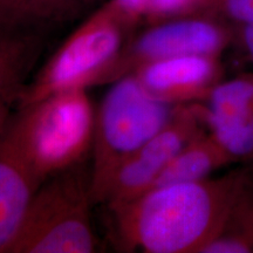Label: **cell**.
Segmentation results:
<instances>
[{"label":"cell","instance_id":"6da1fadb","mask_svg":"<svg viewBox=\"0 0 253 253\" xmlns=\"http://www.w3.org/2000/svg\"><path fill=\"white\" fill-rule=\"evenodd\" d=\"M249 166L216 178L149 190L107 208L114 240L126 252L202 253L225 221Z\"/></svg>","mask_w":253,"mask_h":253},{"label":"cell","instance_id":"7a4b0ae2","mask_svg":"<svg viewBox=\"0 0 253 253\" xmlns=\"http://www.w3.org/2000/svg\"><path fill=\"white\" fill-rule=\"evenodd\" d=\"M141 21L116 0L103 1L32 75L19 108L59 91L115 81L123 53Z\"/></svg>","mask_w":253,"mask_h":253},{"label":"cell","instance_id":"3957f363","mask_svg":"<svg viewBox=\"0 0 253 253\" xmlns=\"http://www.w3.org/2000/svg\"><path fill=\"white\" fill-rule=\"evenodd\" d=\"M95 113L87 89H71L21 107L1 136L43 182L86 162Z\"/></svg>","mask_w":253,"mask_h":253},{"label":"cell","instance_id":"277c9868","mask_svg":"<svg viewBox=\"0 0 253 253\" xmlns=\"http://www.w3.org/2000/svg\"><path fill=\"white\" fill-rule=\"evenodd\" d=\"M175 107L151 95L134 73L113 82L95 113L90 150L94 204H102L119 168L169 122Z\"/></svg>","mask_w":253,"mask_h":253},{"label":"cell","instance_id":"5b68a950","mask_svg":"<svg viewBox=\"0 0 253 253\" xmlns=\"http://www.w3.org/2000/svg\"><path fill=\"white\" fill-rule=\"evenodd\" d=\"M90 168L86 162L48 177L38 189L11 253H91Z\"/></svg>","mask_w":253,"mask_h":253},{"label":"cell","instance_id":"8992f818","mask_svg":"<svg viewBox=\"0 0 253 253\" xmlns=\"http://www.w3.org/2000/svg\"><path fill=\"white\" fill-rule=\"evenodd\" d=\"M233 37L232 26L210 14L186 15L148 24L144 31L136 32L126 46L116 80L158 60L188 55L220 56Z\"/></svg>","mask_w":253,"mask_h":253},{"label":"cell","instance_id":"52a82bcc","mask_svg":"<svg viewBox=\"0 0 253 253\" xmlns=\"http://www.w3.org/2000/svg\"><path fill=\"white\" fill-rule=\"evenodd\" d=\"M207 130L201 102L176 106L169 122L119 168L109 182L102 204L118 207L149 191L172 158L192 138Z\"/></svg>","mask_w":253,"mask_h":253},{"label":"cell","instance_id":"ba28073f","mask_svg":"<svg viewBox=\"0 0 253 253\" xmlns=\"http://www.w3.org/2000/svg\"><path fill=\"white\" fill-rule=\"evenodd\" d=\"M145 89L171 106L204 102L223 80L220 56L188 55L164 59L132 72Z\"/></svg>","mask_w":253,"mask_h":253},{"label":"cell","instance_id":"9c48e42d","mask_svg":"<svg viewBox=\"0 0 253 253\" xmlns=\"http://www.w3.org/2000/svg\"><path fill=\"white\" fill-rule=\"evenodd\" d=\"M45 33L0 15V138L20 107L45 46Z\"/></svg>","mask_w":253,"mask_h":253},{"label":"cell","instance_id":"30bf717a","mask_svg":"<svg viewBox=\"0 0 253 253\" xmlns=\"http://www.w3.org/2000/svg\"><path fill=\"white\" fill-rule=\"evenodd\" d=\"M42 183L26 161L0 138V253H11Z\"/></svg>","mask_w":253,"mask_h":253},{"label":"cell","instance_id":"8fae6325","mask_svg":"<svg viewBox=\"0 0 253 253\" xmlns=\"http://www.w3.org/2000/svg\"><path fill=\"white\" fill-rule=\"evenodd\" d=\"M236 163L210 131L192 138L160 173L150 190L203 181L220 168Z\"/></svg>","mask_w":253,"mask_h":253},{"label":"cell","instance_id":"7c38bea8","mask_svg":"<svg viewBox=\"0 0 253 253\" xmlns=\"http://www.w3.org/2000/svg\"><path fill=\"white\" fill-rule=\"evenodd\" d=\"M202 253H253V164L219 233Z\"/></svg>","mask_w":253,"mask_h":253},{"label":"cell","instance_id":"4fadbf2b","mask_svg":"<svg viewBox=\"0 0 253 253\" xmlns=\"http://www.w3.org/2000/svg\"><path fill=\"white\" fill-rule=\"evenodd\" d=\"M201 103L208 129L250 115L253 113V73L223 79Z\"/></svg>","mask_w":253,"mask_h":253},{"label":"cell","instance_id":"5bb4252c","mask_svg":"<svg viewBox=\"0 0 253 253\" xmlns=\"http://www.w3.org/2000/svg\"><path fill=\"white\" fill-rule=\"evenodd\" d=\"M84 7L80 0H0V15L46 32L74 20Z\"/></svg>","mask_w":253,"mask_h":253},{"label":"cell","instance_id":"9a60e30c","mask_svg":"<svg viewBox=\"0 0 253 253\" xmlns=\"http://www.w3.org/2000/svg\"><path fill=\"white\" fill-rule=\"evenodd\" d=\"M236 163L253 164V113L208 129Z\"/></svg>","mask_w":253,"mask_h":253},{"label":"cell","instance_id":"2e32d148","mask_svg":"<svg viewBox=\"0 0 253 253\" xmlns=\"http://www.w3.org/2000/svg\"><path fill=\"white\" fill-rule=\"evenodd\" d=\"M208 0H143L142 21L155 24L169 19L205 14Z\"/></svg>","mask_w":253,"mask_h":253},{"label":"cell","instance_id":"e0dca14e","mask_svg":"<svg viewBox=\"0 0 253 253\" xmlns=\"http://www.w3.org/2000/svg\"><path fill=\"white\" fill-rule=\"evenodd\" d=\"M205 14L236 28L253 24V0H208Z\"/></svg>","mask_w":253,"mask_h":253},{"label":"cell","instance_id":"ac0fdd59","mask_svg":"<svg viewBox=\"0 0 253 253\" xmlns=\"http://www.w3.org/2000/svg\"><path fill=\"white\" fill-rule=\"evenodd\" d=\"M238 39L253 62V24L236 28Z\"/></svg>","mask_w":253,"mask_h":253},{"label":"cell","instance_id":"d6986e66","mask_svg":"<svg viewBox=\"0 0 253 253\" xmlns=\"http://www.w3.org/2000/svg\"><path fill=\"white\" fill-rule=\"evenodd\" d=\"M119 4L130 11L132 14L138 17L142 20V7H143V0H116Z\"/></svg>","mask_w":253,"mask_h":253},{"label":"cell","instance_id":"ffe728a7","mask_svg":"<svg viewBox=\"0 0 253 253\" xmlns=\"http://www.w3.org/2000/svg\"><path fill=\"white\" fill-rule=\"evenodd\" d=\"M103 1H106V0H80V2L84 6L93 5V4H96V2H103Z\"/></svg>","mask_w":253,"mask_h":253}]
</instances>
